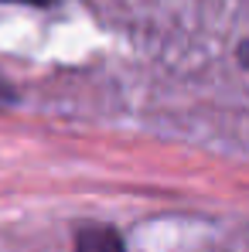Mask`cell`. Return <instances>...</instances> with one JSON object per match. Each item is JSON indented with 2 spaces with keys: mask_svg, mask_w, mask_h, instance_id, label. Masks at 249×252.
<instances>
[{
  "mask_svg": "<svg viewBox=\"0 0 249 252\" xmlns=\"http://www.w3.org/2000/svg\"><path fill=\"white\" fill-rule=\"evenodd\" d=\"M75 252H126L123 235L109 225H82L75 232Z\"/></svg>",
  "mask_w": 249,
  "mask_h": 252,
  "instance_id": "6da1fadb",
  "label": "cell"
},
{
  "mask_svg": "<svg viewBox=\"0 0 249 252\" xmlns=\"http://www.w3.org/2000/svg\"><path fill=\"white\" fill-rule=\"evenodd\" d=\"M7 3H31V7H48V3H55V0H7Z\"/></svg>",
  "mask_w": 249,
  "mask_h": 252,
  "instance_id": "7a4b0ae2",
  "label": "cell"
},
{
  "mask_svg": "<svg viewBox=\"0 0 249 252\" xmlns=\"http://www.w3.org/2000/svg\"><path fill=\"white\" fill-rule=\"evenodd\" d=\"M239 62H243V65L249 68V41H243V44H239Z\"/></svg>",
  "mask_w": 249,
  "mask_h": 252,
  "instance_id": "3957f363",
  "label": "cell"
},
{
  "mask_svg": "<svg viewBox=\"0 0 249 252\" xmlns=\"http://www.w3.org/2000/svg\"><path fill=\"white\" fill-rule=\"evenodd\" d=\"M7 99H10V89H7V85L0 82V106H3V102H7Z\"/></svg>",
  "mask_w": 249,
  "mask_h": 252,
  "instance_id": "277c9868",
  "label": "cell"
}]
</instances>
